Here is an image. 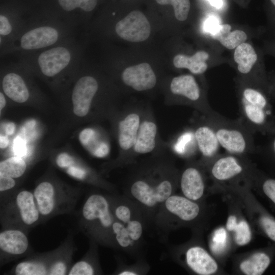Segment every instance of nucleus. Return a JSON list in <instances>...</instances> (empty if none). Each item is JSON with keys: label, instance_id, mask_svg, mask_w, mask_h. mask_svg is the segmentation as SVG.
<instances>
[{"label": "nucleus", "instance_id": "obj_30", "mask_svg": "<svg viewBox=\"0 0 275 275\" xmlns=\"http://www.w3.org/2000/svg\"><path fill=\"white\" fill-rule=\"evenodd\" d=\"M98 0H57L59 6L64 12L65 17L63 21L70 25L72 13L76 11H82L84 13L92 12L96 8Z\"/></svg>", "mask_w": 275, "mask_h": 275}, {"label": "nucleus", "instance_id": "obj_48", "mask_svg": "<svg viewBox=\"0 0 275 275\" xmlns=\"http://www.w3.org/2000/svg\"><path fill=\"white\" fill-rule=\"evenodd\" d=\"M9 143L8 138L5 135L0 136V147L1 148H5L7 147Z\"/></svg>", "mask_w": 275, "mask_h": 275}, {"label": "nucleus", "instance_id": "obj_1", "mask_svg": "<svg viewBox=\"0 0 275 275\" xmlns=\"http://www.w3.org/2000/svg\"><path fill=\"white\" fill-rule=\"evenodd\" d=\"M74 29L56 15L31 18L21 32L1 48V56L19 58L50 48L70 39Z\"/></svg>", "mask_w": 275, "mask_h": 275}, {"label": "nucleus", "instance_id": "obj_16", "mask_svg": "<svg viewBox=\"0 0 275 275\" xmlns=\"http://www.w3.org/2000/svg\"><path fill=\"white\" fill-rule=\"evenodd\" d=\"M122 79L127 86L138 91L152 89L156 84V77L147 63L127 67L122 72Z\"/></svg>", "mask_w": 275, "mask_h": 275}, {"label": "nucleus", "instance_id": "obj_46", "mask_svg": "<svg viewBox=\"0 0 275 275\" xmlns=\"http://www.w3.org/2000/svg\"><path fill=\"white\" fill-rule=\"evenodd\" d=\"M15 125L13 122L8 123L6 127V133L7 135H12L14 132Z\"/></svg>", "mask_w": 275, "mask_h": 275}, {"label": "nucleus", "instance_id": "obj_38", "mask_svg": "<svg viewBox=\"0 0 275 275\" xmlns=\"http://www.w3.org/2000/svg\"><path fill=\"white\" fill-rule=\"evenodd\" d=\"M227 241V233L225 229L220 228L213 233L211 249L215 253H219L224 249Z\"/></svg>", "mask_w": 275, "mask_h": 275}, {"label": "nucleus", "instance_id": "obj_3", "mask_svg": "<svg viewBox=\"0 0 275 275\" xmlns=\"http://www.w3.org/2000/svg\"><path fill=\"white\" fill-rule=\"evenodd\" d=\"M110 198L115 217L112 226L113 249L140 257L148 222L140 208L125 196L113 194Z\"/></svg>", "mask_w": 275, "mask_h": 275}, {"label": "nucleus", "instance_id": "obj_6", "mask_svg": "<svg viewBox=\"0 0 275 275\" xmlns=\"http://www.w3.org/2000/svg\"><path fill=\"white\" fill-rule=\"evenodd\" d=\"M33 192L42 223L58 215L73 213L81 195L79 188L50 180L40 182Z\"/></svg>", "mask_w": 275, "mask_h": 275}, {"label": "nucleus", "instance_id": "obj_5", "mask_svg": "<svg viewBox=\"0 0 275 275\" xmlns=\"http://www.w3.org/2000/svg\"><path fill=\"white\" fill-rule=\"evenodd\" d=\"M114 220L110 195L95 192L86 197L79 213L78 226L89 239L113 249Z\"/></svg>", "mask_w": 275, "mask_h": 275}, {"label": "nucleus", "instance_id": "obj_11", "mask_svg": "<svg viewBox=\"0 0 275 275\" xmlns=\"http://www.w3.org/2000/svg\"><path fill=\"white\" fill-rule=\"evenodd\" d=\"M199 213V206L195 201L184 196L172 195L159 208L153 223L158 227L173 218L191 222L198 216Z\"/></svg>", "mask_w": 275, "mask_h": 275}, {"label": "nucleus", "instance_id": "obj_40", "mask_svg": "<svg viewBox=\"0 0 275 275\" xmlns=\"http://www.w3.org/2000/svg\"><path fill=\"white\" fill-rule=\"evenodd\" d=\"M74 158L67 153L59 154L55 159L56 165L60 169L63 170L69 167L74 161Z\"/></svg>", "mask_w": 275, "mask_h": 275}, {"label": "nucleus", "instance_id": "obj_7", "mask_svg": "<svg viewBox=\"0 0 275 275\" xmlns=\"http://www.w3.org/2000/svg\"><path fill=\"white\" fill-rule=\"evenodd\" d=\"M214 130L221 147L228 153L243 155L254 150L253 134L242 120H231L214 111L204 115Z\"/></svg>", "mask_w": 275, "mask_h": 275}, {"label": "nucleus", "instance_id": "obj_18", "mask_svg": "<svg viewBox=\"0 0 275 275\" xmlns=\"http://www.w3.org/2000/svg\"><path fill=\"white\" fill-rule=\"evenodd\" d=\"M76 250L73 235L70 233L60 245L54 249L48 275L67 274L72 265L73 255Z\"/></svg>", "mask_w": 275, "mask_h": 275}, {"label": "nucleus", "instance_id": "obj_49", "mask_svg": "<svg viewBox=\"0 0 275 275\" xmlns=\"http://www.w3.org/2000/svg\"><path fill=\"white\" fill-rule=\"evenodd\" d=\"M6 100L4 94L0 92V109L1 111L5 106Z\"/></svg>", "mask_w": 275, "mask_h": 275}, {"label": "nucleus", "instance_id": "obj_33", "mask_svg": "<svg viewBox=\"0 0 275 275\" xmlns=\"http://www.w3.org/2000/svg\"><path fill=\"white\" fill-rule=\"evenodd\" d=\"M160 5H171L174 8L176 18L180 21H185L190 8L189 0H155Z\"/></svg>", "mask_w": 275, "mask_h": 275}, {"label": "nucleus", "instance_id": "obj_20", "mask_svg": "<svg viewBox=\"0 0 275 275\" xmlns=\"http://www.w3.org/2000/svg\"><path fill=\"white\" fill-rule=\"evenodd\" d=\"M238 155L227 152V154L217 155L213 160L210 172L212 177L220 181L232 179L244 171Z\"/></svg>", "mask_w": 275, "mask_h": 275}, {"label": "nucleus", "instance_id": "obj_47", "mask_svg": "<svg viewBox=\"0 0 275 275\" xmlns=\"http://www.w3.org/2000/svg\"><path fill=\"white\" fill-rule=\"evenodd\" d=\"M210 4L216 9H220L223 5V0H207Z\"/></svg>", "mask_w": 275, "mask_h": 275}, {"label": "nucleus", "instance_id": "obj_34", "mask_svg": "<svg viewBox=\"0 0 275 275\" xmlns=\"http://www.w3.org/2000/svg\"><path fill=\"white\" fill-rule=\"evenodd\" d=\"M63 170L69 176L76 180L95 184L91 179L93 177H91L90 170L75 159L71 165Z\"/></svg>", "mask_w": 275, "mask_h": 275}, {"label": "nucleus", "instance_id": "obj_36", "mask_svg": "<svg viewBox=\"0 0 275 275\" xmlns=\"http://www.w3.org/2000/svg\"><path fill=\"white\" fill-rule=\"evenodd\" d=\"M233 231L235 232V242L238 245H246L252 239L251 229L248 223L244 221L238 223Z\"/></svg>", "mask_w": 275, "mask_h": 275}, {"label": "nucleus", "instance_id": "obj_26", "mask_svg": "<svg viewBox=\"0 0 275 275\" xmlns=\"http://www.w3.org/2000/svg\"><path fill=\"white\" fill-rule=\"evenodd\" d=\"M157 132V126L154 122L150 121L141 122L133 147L134 151L140 154L152 152L156 145Z\"/></svg>", "mask_w": 275, "mask_h": 275}, {"label": "nucleus", "instance_id": "obj_44", "mask_svg": "<svg viewBox=\"0 0 275 275\" xmlns=\"http://www.w3.org/2000/svg\"><path fill=\"white\" fill-rule=\"evenodd\" d=\"M271 8L270 14V25L274 33H275V0H268Z\"/></svg>", "mask_w": 275, "mask_h": 275}, {"label": "nucleus", "instance_id": "obj_13", "mask_svg": "<svg viewBox=\"0 0 275 275\" xmlns=\"http://www.w3.org/2000/svg\"><path fill=\"white\" fill-rule=\"evenodd\" d=\"M116 34L122 39L132 42H142L150 35V24L145 15L140 11L130 12L118 21L115 27Z\"/></svg>", "mask_w": 275, "mask_h": 275}, {"label": "nucleus", "instance_id": "obj_39", "mask_svg": "<svg viewBox=\"0 0 275 275\" xmlns=\"http://www.w3.org/2000/svg\"><path fill=\"white\" fill-rule=\"evenodd\" d=\"M261 222L266 234L271 240L275 241V220L263 216L261 219Z\"/></svg>", "mask_w": 275, "mask_h": 275}, {"label": "nucleus", "instance_id": "obj_22", "mask_svg": "<svg viewBox=\"0 0 275 275\" xmlns=\"http://www.w3.org/2000/svg\"><path fill=\"white\" fill-rule=\"evenodd\" d=\"M89 246L84 256L72 264L68 275H94L103 273L100 266L98 244L95 241L89 239Z\"/></svg>", "mask_w": 275, "mask_h": 275}, {"label": "nucleus", "instance_id": "obj_12", "mask_svg": "<svg viewBox=\"0 0 275 275\" xmlns=\"http://www.w3.org/2000/svg\"><path fill=\"white\" fill-rule=\"evenodd\" d=\"M170 88L172 94L183 98L203 115H207L214 112L204 98L199 85L194 76L184 74L175 76L172 79Z\"/></svg>", "mask_w": 275, "mask_h": 275}, {"label": "nucleus", "instance_id": "obj_35", "mask_svg": "<svg viewBox=\"0 0 275 275\" xmlns=\"http://www.w3.org/2000/svg\"><path fill=\"white\" fill-rule=\"evenodd\" d=\"M198 149L194 131H186L180 135L176 144V151L182 155L188 154Z\"/></svg>", "mask_w": 275, "mask_h": 275}, {"label": "nucleus", "instance_id": "obj_27", "mask_svg": "<svg viewBox=\"0 0 275 275\" xmlns=\"http://www.w3.org/2000/svg\"><path fill=\"white\" fill-rule=\"evenodd\" d=\"M209 58V53L204 50L198 51L192 56L178 54L173 59V64L177 68H185L194 74H202L208 68L206 61Z\"/></svg>", "mask_w": 275, "mask_h": 275}, {"label": "nucleus", "instance_id": "obj_41", "mask_svg": "<svg viewBox=\"0 0 275 275\" xmlns=\"http://www.w3.org/2000/svg\"><path fill=\"white\" fill-rule=\"evenodd\" d=\"M13 150L18 157L24 156L26 154V146L25 141L20 136H17L14 140Z\"/></svg>", "mask_w": 275, "mask_h": 275}, {"label": "nucleus", "instance_id": "obj_15", "mask_svg": "<svg viewBox=\"0 0 275 275\" xmlns=\"http://www.w3.org/2000/svg\"><path fill=\"white\" fill-rule=\"evenodd\" d=\"M9 71L3 76L2 87L4 93L13 101L18 103L26 102L30 93L23 76L19 73L20 63H11L7 67Z\"/></svg>", "mask_w": 275, "mask_h": 275}, {"label": "nucleus", "instance_id": "obj_42", "mask_svg": "<svg viewBox=\"0 0 275 275\" xmlns=\"http://www.w3.org/2000/svg\"><path fill=\"white\" fill-rule=\"evenodd\" d=\"M262 188L265 194L275 203V180H266L263 184Z\"/></svg>", "mask_w": 275, "mask_h": 275}, {"label": "nucleus", "instance_id": "obj_10", "mask_svg": "<svg viewBox=\"0 0 275 275\" xmlns=\"http://www.w3.org/2000/svg\"><path fill=\"white\" fill-rule=\"evenodd\" d=\"M28 233L16 228H2L0 231V266L33 253Z\"/></svg>", "mask_w": 275, "mask_h": 275}, {"label": "nucleus", "instance_id": "obj_21", "mask_svg": "<svg viewBox=\"0 0 275 275\" xmlns=\"http://www.w3.org/2000/svg\"><path fill=\"white\" fill-rule=\"evenodd\" d=\"M185 257L187 265L198 274L210 275L217 270L216 261L205 249L199 246L188 249Z\"/></svg>", "mask_w": 275, "mask_h": 275}, {"label": "nucleus", "instance_id": "obj_51", "mask_svg": "<svg viewBox=\"0 0 275 275\" xmlns=\"http://www.w3.org/2000/svg\"><path fill=\"white\" fill-rule=\"evenodd\" d=\"M273 148H274V150L275 151V140H274V143H273Z\"/></svg>", "mask_w": 275, "mask_h": 275}, {"label": "nucleus", "instance_id": "obj_9", "mask_svg": "<svg viewBox=\"0 0 275 275\" xmlns=\"http://www.w3.org/2000/svg\"><path fill=\"white\" fill-rule=\"evenodd\" d=\"M242 84L238 95L240 118L253 132L264 130L270 113L267 99L257 87Z\"/></svg>", "mask_w": 275, "mask_h": 275}, {"label": "nucleus", "instance_id": "obj_4", "mask_svg": "<svg viewBox=\"0 0 275 275\" xmlns=\"http://www.w3.org/2000/svg\"><path fill=\"white\" fill-rule=\"evenodd\" d=\"M82 47L74 37L50 48L19 58L29 70L52 78L80 69Z\"/></svg>", "mask_w": 275, "mask_h": 275}, {"label": "nucleus", "instance_id": "obj_17", "mask_svg": "<svg viewBox=\"0 0 275 275\" xmlns=\"http://www.w3.org/2000/svg\"><path fill=\"white\" fill-rule=\"evenodd\" d=\"M54 249L40 253H32L14 265L6 274L14 275H48Z\"/></svg>", "mask_w": 275, "mask_h": 275}, {"label": "nucleus", "instance_id": "obj_37", "mask_svg": "<svg viewBox=\"0 0 275 275\" xmlns=\"http://www.w3.org/2000/svg\"><path fill=\"white\" fill-rule=\"evenodd\" d=\"M149 270V266L145 262L138 263L131 265L120 264L114 272L118 275H139L146 273Z\"/></svg>", "mask_w": 275, "mask_h": 275}, {"label": "nucleus", "instance_id": "obj_25", "mask_svg": "<svg viewBox=\"0 0 275 275\" xmlns=\"http://www.w3.org/2000/svg\"><path fill=\"white\" fill-rule=\"evenodd\" d=\"M231 25L229 24H218L210 34L213 39L218 41L224 47L233 49L245 42L248 36L242 30H235L231 32Z\"/></svg>", "mask_w": 275, "mask_h": 275}, {"label": "nucleus", "instance_id": "obj_50", "mask_svg": "<svg viewBox=\"0 0 275 275\" xmlns=\"http://www.w3.org/2000/svg\"><path fill=\"white\" fill-rule=\"evenodd\" d=\"M268 48H269L270 51L275 54V41L269 43V45H268Z\"/></svg>", "mask_w": 275, "mask_h": 275}, {"label": "nucleus", "instance_id": "obj_23", "mask_svg": "<svg viewBox=\"0 0 275 275\" xmlns=\"http://www.w3.org/2000/svg\"><path fill=\"white\" fill-rule=\"evenodd\" d=\"M180 184L183 195L188 199L195 201L203 196L205 188L203 176L195 167H188L183 171Z\"/></svg>", "mask_w": 275, "mask_h": 275}, {"label": "nucleus", "instance_id": "obj_43", "mask_svg": "<svg viewBox=\"0 0 275 275\" xmlns=\"http://www.w3.org/2000/svg\"><path fill=\"white\" fill-rule=\"evenodd\" d=\"M218 24V20L214 16H210L208 17L206 20L205 23V30L209 32H210L214 29Z\"/></svg>", "mask_w": 275, "mask_h": 275}, {"label": "nucleus", "instance_id": "obj_29", "mask_svg": "<svg viewBox=\"0 0 275 275\" xmlns=\"http://www.w3.org/2000/svg\"><path fill=\"white\" fill-rule=\"evenodd\" d=\"M79 140L82 145L95 157L103 158L109 153L107 144L100 141L95 131L92 128L82 130L79 133Z\"/></svg>", "mask_w": 275, "mask_h": 275}, {"label": "nucleus", "instance_id": "obj_45", "mask_svg": "<svg viewBox=\"0 0 275 275\" xmlns=\"http://www.w3.org/2000/svg\"><path fill=\"white\" fill-rule=\"evenodd\" d=\"M237 218L234 215H230L227 219L226 228L230 231H233L237 225Z\"/></svg>", "mask_w": 275, "mask_h": 275}, {"label": "nucleus", "instance_id": "obj_19", "mask_svg": "<svg viewBox=\"0 0 275 275\" xmlns=\"http://www.w3.org/2000/svg\"><path fill=\"white\" fill-rule=\"evenodd\" d=\"M194 133L198 150L203 158L212 160L218 155L220 144L214 130L204 115L203 119L195 128Z\"/></svg>", "mask_w": 275, "mask_h": 275}, {"label": "nucleus", "instance_id": "obj_31", "mask_svg": "<svg viewBox=\"0 0 275 275\" xmlns=\"http://www.w3.org/2000/svg\"><path fill=\"white\" fill-rule=\"evenodd\" d=\"M269 263L270 259L268 255L263 253H257L242 261L240 264V268L247 275H260L264 272Z\"/></svg>", "mask_w": 275, "mask_h": 275}, {"label": "nucleus", "instance_id": "obj_8", "mask_svg": "<svg viewBox=\"0 0 275 275\" xmlns=\"http://www.w3.org/2000/svg\"><path fill=\"white\" fill-rule=\"evenodd\" d=\"M0 223L2 228H16L28 233L42 223L33 192L18 190L0 205Z\"/></svg>", "mask_w": 275, "mask_h": 275}, {"label": "nucleus", "instance_id": "obj_24", "mask_svg": "<svg viewBox=\"0 0 275 275\" xmlns=\"http://www.w3.org/2000/svg\"><path fill=\"white\" fill-rule=\"evenodd\" d=\"M140 117L136 113L127 115L121 121L118 127V143L123 150L133 148L141 124Z\"/></svg>", "mask_w": 275, "mask_h": 275}, {"label": "nucleus", "instance_id": "obj_14", "mask_svg": "<svg viewBox=\"0 0 275 275\" xmlns=\"http://www.w3.org/2000/svg\"><path fill=\"white\" fill-rule=\"evenodd\" d=\"M98 88L97 79L92 75H83L78 78L71 94L75 115L84 117L88 114Z\"/></svg>", "mask_w": 275, "mask_h": 275}, {"label": "nucleus", "instance_id": "obj_28", "mask_svg": "<svg viewBox=\"0 0 275 275\" xmlns=\"http://www.w3.org/2000/svg\"><path fill=\"white\" fill-rule=\"evenodd\" d=\"M233 58L238 72L243 75H247L251 72L258 58L253 46L246 42L235 48Z\"/></svg>", "mask_w": 275, "mask_h": 275}, {"label": "nucleus", "instance_id": "obj_2", "mask_svg": "<svg viewBox=\"0 0 275 275\" xmlns=\"http://www.w3.org/2000/svg\"><path fill=\"white\" fill-rule=\"evenodd\" d=\"M174 189V183L167 169L151 168L132 178L123 195L140 208L148 223H153L159 208L173 195Z\"/></svg>", "mask_w": 275, "mask_h": 275}, {"label": "nucleus", "instance_id": "obj_32", "mask_svg": "<svg viewBox=\"0 0 275 275\" xmlns=\"http://www.w3.org/2000/svg\"><path fill=\"white\" fill-rule=\"evenodd\" d=\"M26 170V164L20 157H12L0 162V176L18 178Z\"/></svg>", "mask_w": 275, "mask_h": 275}]
</instances>
